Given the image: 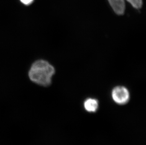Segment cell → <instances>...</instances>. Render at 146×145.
<instances>
[{"mask_svg":"<svg viewBox=\"0 0 146 145\" xmlns=\"http://www.w3.org/2000/svg\"><path fill=\"white\" fill-rule=\"evenodd\" d=\"M55 73L54 67L44 60L35 62L29 71L31 81L43 86H48L52 82V78Z\"/></svg>","mask_w":146,"mask_h":145,"instance_id":"obj_1","label":"cell"},{"mask_svg":"<svg viewBox=\"0 0 146 145\" xmlns=\"http://www.w3.org/2000/svg\"><path fill=\"white\" fill-rule=\"evenodd\" d=\"M112 98L116 104L119 105H124L130 100V92L125 87L116 86L112 90Z\"/></svg>","mask_w":146,"mask_h":145,"instance_id":"obj_2","label":"cell"},{"mask_svg":"<svg viewBox=\"0 0 146 145\" xmlns=\"http://www.w3.org/2000/svg\"><path fill=\"white\" fill-rule=\"evenodd\" d=\"M111 6L117 15L124 14L125 5L124 0H108Z\"/></svg>","mask_w":146,"mask_h":145,"instance_id":"obj_3","label":"cell"},{"mask_svg":"<svg viewBox=\"0 0 146 145\" xmlns=\"http://www.w3.org/2000/svg\"><path fill=\"white\" fill-rule=\"evenodd\" d=\"M99 103L97 99L88 98L84 102V107L88 113H96L98 111Z\"/></svg>","mask_w":146,"mask_h":145,"instance_id":"obj_4","label":"cell"},{"mask_svg":"<svg viewBox=\"0 0 146 145\" xmlns=\"http://www.w3.org/2000/svg\"><path fill=\"white\" fill-rule=\"evenodd\" d=\"M136 9L141 8L142 5V0H127Z\"/></svg>","mask_w":146,"mask_h":145,"instance_id":"obj_5","label":"cell"},{"mask_svg":"<svg viewBox=\"0 0 146 145\" xmlns=\"http://www.w3.org/2000/svg\"><path fill=\"white\" fill-rule=\"evenodd\" d=\"M22 4L25 5H29L32 4L34 0H19Z\"/></svg>","mask_w":146,"mask_h":145,"instance_id":"obj_6","label":"cell"}]
</instances>
